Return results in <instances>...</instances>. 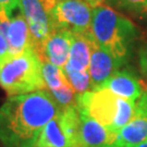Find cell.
I'll return each mask as SVG.
<instances>
[{
    "instance_id": "6da1fadb",
    "label": "cell",
    "mask_w": 147,
    "mask_h": 147,
    "mask_svg": "<svg viewBox=\"0 0 147 147\" xmlns=\"http://www.w3.org/2000/svg\"><path fill=\"white\" fill-rule=\"evenodd\" d=\"M60 111L46 89L10 96L0 107V143L5 147H36L42 129Z\"/></svg>"
},
{
    "instance_id": "7a4b0ae2",
    "label": "cell",
    "mask_w": 147,
    "mask_h": 147,
    "mask_svg": "<svg viewBox=\"0 0 147 147\" xmlns=\"http://www.w3.org/2000/svg\"><path fill=\"white\" fill-rule=\"evenodd\" d=\"M90 32L100 48L122 64L126 62L131 46L137 36L133 22L110 7L99 5L93 9Z\"/></svg>"
},
{
    "instance_id": "3957f363",
    "label": "cell",
    "mask_w": 147,
    "mask_h": 147,
    "mask_svg": "<svg viewBox=\"0 0 147 147\" xmlns=\"http://www.w3.org/2000/svg\"><path fill=\"white\" fill-rule=\"evenodd\" d=\"M0 87L10 96L47 89L42 75V60L33 48L0 59Z\"/></svg>"
},
{
    "instance_id": "277c9868",
    "label": "cell",
    "mask_w": 147,
    "mask_h": 147,
    "mask_svg": "<svg viewBox=\"0 0 147 147\" xmlns=\"http://www.w3.org/2000/svg\"><path fill=\"white\" fill-rule=\"evenodd\" d=\"M75 99L79 111L113 132L125 125L135 111V101L120 98L105 88L76 94Z\"/></svg>"
},
{
    "instance_id": "5b68a950",
    "label": "cell",
    "mask_w": 147,
    "mask_h": 147,
    "mask_svg": "<svg viewBox=\"0 0 147 147\" xmlns=\"http://www.w3.org/2000/svg\"><path fill=\"white\" fill-rule=\"evenodd\" d=\"M93 9L94 7L86 0H59L50 13L53 31L88 33L92 26Z\"/></svg>"
},
{
    "instance_id": "8992f818",
    "label": "cell",
    "mask_w": 147,
    "mask_h": 147,
    "mask_svg": "<svg viewBox=\"0 0 147 147\" xmlns=\"http://www.w3.org/2000/svg\"><path fill=\"white\" fill-rule=\"evenodd\" d=\"M19 8L24 16L31 35V47L42 61L44 46L53 34L51 16L40 0H20Z\"/></svg>"
},
{
    "instance_id": "52a82bcc",
    "label": "cell",
    "mask_w": 147,
    "mask_h": 147,
    "mask_svg": "<svg viewBox=\"0 0 147 147\" xmlns=\"http://www.w3.org/2000/svg\"><path fill=\"white\" fill-rule=\"evenodd\" d=\"M144 142H147V89L135 101L133 118L118 131L120 147H132Z\"/></svg>"
},
{
    "instance_id": "ba28073f",
    "label": "cell",
    "mask_w": 147,
    "mask_h": 147,
    "mask_svg": "<svg viewBox=\"0 0 147 147\" xmlns=\"http://www.w3.org/2000/svg\"><path fill=\"white\" fill-rule=\"evenodd\" d=\"M80 119V147H120L118 132L110 131L81 111Z\"/></svg>"
},
{
    "instance_id": "9c48e42d",
    "label": "cell",
    "mask_w": 147,
    "mask_h": 147,
    "mask_svg": "<svg viewBox=\"0 0 147 147\" xmlns=\"http://www.w3.org/2000/svg\"><path fill=\"white\" fill-rule=\"evenodd\" d=\"M100 88L108 89L118 97L131 101H136L146 89L144 88L136 74L129 69L118 70L96 89Z\"/></svg>"
},
{
    "instance_id": "30bf717a",
    "label": "cell",
    "mask_w": 147,
    "mask_h": 147,
    "mask_svg": "<svg viewBox=\"0 0 147 147\" xmlns=\"http://www.w3.org/2000/svg\"><path fill=\"white\" fill-rule=\"evenodd\" d=\"M122 65L123 64L118 59L106 51L105 49L100 48L98 45L94 46L88 67L92 89H96L101 84H104Z\"/></svg>"
},
{
    "instance_id": "8fae6325",
    "label": "cell",
    "mask_w": 147,
    "mask_h": 147,
    "mask_svg": "<svg viewBox=\"0 0 147 147\" xmlns=\"http://www.w3.org/2000/svg\"><path fill=\"white\" fill-rule=\"evenodd\" d=\"M96 45L97 44L95 42L92 32L85 34L73 33V39H72L68 62L65 63L63 70H71V71L88 70L92 50Z\"/></svg>"
},
{
    "instance_id": "7c38bea8",
    "label": "cell",
    "mask_w": 147,
    "mask_h": 147,
    "mask_svg": "<svg viewBox=\"0 0 147 147\" xmlns=\"http://www.w3.org/2000/svg\"><path fill=\"white\" fill-rule=\"evenodd\" d=\"M73 33L67 30L55 31L49 36L44 46V59L42 61H48L63 69L68 62L70 49L72 45Z\"/></svg>"
},
{
    "instance_id": "4fadbf2b",
    "label": "cell",
    "mask_w": 147,
    "mask_h": 147,
    "mask_svg": "<svg viewBox=\"0 0 147 147\" xmlns=\"http://www.w3.org/2000/svg\"><path fill=\"white\" fill-rule=\"evenodd\" d=\"M7 40L9 44V53L18 55L31 47V35L28 25L21 10L16 16H11L10 26L8 30Z\"/></svg>"
},
{
    "instance_id": "5bb4252c",
    "label": "cell",
    "mask_w": 147,
    "mask_h": 147,
    "mask_svg": "<svg viewBox=\"0 0 147 147\" xmlns=\"http://www.w3.org/2000/svg\"><path fill=\"white\" fill-rule=\"evenodd\" d=\"M59 113L42 129L36 147H75L63 130Z\"/></svg>"
},
{
    "instance_id": "9a60e30c",
    "label": "cell",
    "mask_w": 147,
    "mask_h": 147,
    "mask_svg": "<svg viewBox=\"0 0 147 147\" xmlns=\"http://www.w3.org/2000/svg\"><path fill=\"white\" fill-rule=\"evenodd\" d=\"M42 75L46 87L50 90L58 89L69 84V81L63 72V69L59 68L48 61H42Z\"/></svg>"
},
{
    "instance_id": "2e32d148",
    "label": "cell",
    "mask_w": 147,
    "mask_h": 147,
    "mask_svg": "<svg viewBox=\"0 0 147 147\" xmlns=\"http://www.w3.org/2000/svg\"><path fill=\"white\" fill-rule=\"evenodd\" d=\"M63 72L76 94H83L89 88H92V81H90L88 70H84V71L63 70Z\"/></svg>"
},
{
    "instance_id": "e0dca14e",
    "label": "cell",
    "mask_w": 147,
    "mask_h": 147,
    "mask_svg": "<svg viewBox=\"0 0 147 147\" xmlns=\"http://www.w3.org/2000/svg\"><path fill=\"white\" fill-rule=\"evenodd\" d=\"M55 101L57 102V105L60 107V109H65L68 107L76 105V93L74 92L73 87L71 86V84L64 85L62 87H60L58 89L55 90H50L49 92Z\"/></svg>"
},
{
    "instance_id": "ac0fdd59",
    "label": "cell",
    "mask_w": 147,
    "mask_h": 147,
    "mask_svg": "<svg viewBox=\"0 0 147 147\" xmlns=\"http://www.w3.org/2000/svg\"><path fill=\"white\" fill-rule=\"evenodd\" d=\"M110 5L133 13H147V0H107Z\"/></svg>"
},
{
    "instance_id": "d6986e66",
    "label": "cell",
    "mask_w": 147,
    "mask_h": 147,
    "mask_svg": "<svg viewBox=\"0 0 147 147\" xmlns=\"http://www.w3.org/2000/svg\"><path fill=\"white\" fill-rule=\"evenodd\" d=\"M20 0H0V10L5 9L10 13H13L16 9H19Z\"/></svg>"
},
{
    "instance_id": "ffe728a7",
    "label": "cell",
    "mask_w": 147,
    "mask_h": 147,
    "mask_svg": "<svg viewBox=\"0 0 147 147\" xmlns=\"http://www.w3.org/2000/svg\"><path fill=\"white\" fill-rule=\"evenodd\" d=\"M140 67L142 70V73L147 79V45L143 47L140 51Z\"/></svg>"
},
{
    "instance_id": "44dd1931",
    "label": "cell",
    "mask_w": 147,
    "mask_h": 147,
    "mask_svg": "<svg viewBox=\"0 0 147 147\" xmlns=\"http://www.w3.org/2000/svg\"><path fill=\"white\" fill-rule=\"evenodd\" d=\"M9 55V44L5 36L0 34V59Z\"/></svg>"
},
{
    "instance_id": "7402d4cb",
    "label": "cell",
    "mask_w": 147,
    "mask_h": 147,
    "mask_svg": "<svg viewBox=\"0 0 147 147\" xmlns=\"http://www.w3.org/2000/svg\"><path fill=\"white\" fill-rule=\"evenodd\" d=\"M87 2H89L90 5H93V7H97V5H101V0H86Z\"/></svg>"
},
{
    "instance_id": "603a6c76",
    "label": "cell",
    "mask_w": 147,
    "mask_h": 147,
    "mask_svg": "<svg viewBox=\"0 0 147 147\" xmlns=\"http://www.w3.org/2000/svg\"><path fill=\"white\" fill-rule=\"evenodd\" d=\"M132 147H147V142H144L142 144H138V145H135V146H132Z\"/></svg>"
},
{
    "instance_id": "cb8c5ba5",
    "label": "cell",
    "mask_w": 147,
    "mask_h": 147,
    "mask_svg": "<svg viewBox=\"0 0 147 147\" xmlns=\"http://www.w3.org/2000/svg\"><path fill=\"white\" fill-rule=\"evenodd\" d=\"M101 1H102V0H101Z\"/></svg>"
}]
</instances>
